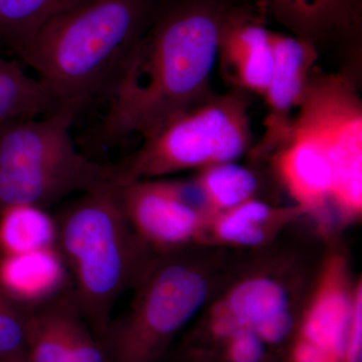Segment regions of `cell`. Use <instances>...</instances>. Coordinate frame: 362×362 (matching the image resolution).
<instances>
[{"label": "cell", "instance_id": "25", "mask_svg": "<svg viewBox=\"0 0 362 362\" xmlns=\"http://www.w3.org/2000/svg\"><path fill=\"white\" fill-rule=\"evenodd\" d=\"M292 362H330L309 343L300 339L293 350Z\"/></svg>", "mask_w": 362, "mask_h": 362}, {"label": "cell", "instance_id": "20", "mask_svg": "<svg viewBox=\"0 0 362 362\" xmlns=\"http://www.w3.org/2000/svg\"><path fill=\"white\" fill-rule=\"evenodd\" d=\"M298 211L302 209L299 206L292 211L279 209L252 199L216 214L209 225H213L214 237L220 242L240 247H257L268 239L269 226Z\"/></svg>", "mask_w": 362, "mask_h": 362}, {"label": "cell", "instance_id": "24", "mask_svg": "<svg viewBox=\"0 0 362 362\" xmlns=\"http://www.w3.org/2000/svg\"><path fill=\"white\" fill-rule=\"evenodd\" d=\"M344 362H362V288L361 283L354 292V314L347 341Z\"/></svg>", "mask_w": 362, "mask_h": 362}, {"label": "cell", "instance_id": "2", "mask_svg": "<svg viewBox=\"0 0 362 362\" xmlns=\"http://www.w3.org/2000/svg\"><path fill=\"white\" fill-rule=\"evenodd\" d=\"M158 0H84L40 30L21 59L59 103L107 96Z\"/></svg>", "mask_w": 362, "mask_h": 362}, {"label": "cell", "instance_id": "4", "mask_svg": "<svg viewBox=\"0 0 362 362\" xmlns=\"http://www.w3.org/2000/svg\"><path fill=\"white\" fill-rule=\"evenodd\" d=\"M83 106L64 103L37 118L0 126V209L51 206L113 182V166L78 151L71 129Z\"/></svg>", "mask_w": 362, "mask_h": 362}, {"label": "cell", "instance_id": "26", "mask_svg": "<svg viewBox=\"0 0 362 362\" xmlns=\"http://www.w3.org/2000/svg\"><path fill=\"white\" fill-rule=\"evenodd\" d=\"M4 362H28L25 358V354L23 356L13 357V358L7 359V361H4Z\"/></svg>", "mask_w": 362, "mask_h": 362}, {"label": "cell", "instance_id": "3", "mask_svg": "<svg viewBox=\"0 0 362 362\" xmlns=\"http://www.w3.org/2000/svg\"><path fill=\"white\" fill-rule=\"evenodd\" d=\"M54 218L56 246L70 274L74 299L102 339L117 302L132 289L154 252L126 218L114 182L81 194Z\"/></svg>", "mask_w": 362, "mask_h": 362}, {"label": "cell", "instance_id": "18", "mask_svg": "<svg viewBox=\"0 0 362 362\" xmlns=\"http://www.w3.org/2000/svg\"><path fill=\"white\" fill-rule=\"evenodd\" d=\"M84 0H0V42L23 57L45 25Z\"/></svg>", "mask_w": 362, "mask_h": 362}, {"label": "cell", "instance_id": "12", "mask_svg": "<svg viewBox=\"0 0 362 362\" xmlns=\"http://www.w3.org/2000/svg\"><path fill=\"white\" fill-rule=\"evenodd\" d=\"M218 61L233 89L263 97L273 74L272 30L261 14L235 6L228 16L218 45Z\"/></svg>", "mask_w": 362, "mask_h": 362}, {"label": "cell", "instance_id": "21", "mask_svg": "<svg viewBox=\"0 0 362 362\" xmlns=\"http://www.w3.org/2000/svg\"><path fill=\"white\" fill-rule=\"evenodd\" d=\"M195 180L204 189L216 214L250 201L258 188L256 175L235 162L202 169Z\"/></svg>", "mask_w": 362, "mask_h": 362}, {"label": "cell", "instance_id": "9", "mask_svg": "<svg viewBox=\"0 0 362 362\" xmlns=\"http://www.w3.org/2000/svg\"><path fill=\"white\" fill-rule=\"evenodd\" d=\"M276 170L302 211L324 213L333 204L334 160L325 138L297 115L274 150Z\"/></svg>", "mask_w": 362, "mask_h": 362}, {"label": "cell", "instance_id": "22", "mask_svg": "<svg viewBox=\"0 0 362 362\" xmlns=\"http://www.w3.org/2000/svg\"><path fill=\"white\" fill-rule=\"evenodd\" d=\"M226 343L228 362H262L265 357L266 344L252 328L238 330Z\"/></svg>", "mask_w": 362, "mask_h": 362}, {"label": "cell", "instance_id": "11", "mask_svg": "<svg viewBox=\"0 0 362 362\" xmlns=\"http://www.w3.org/2000/svg\"><path fill=\"white\" fill-rule=\"evenodd\" d=\"M290 35L318 51L337 45L354 56L361 51L362 0H259Z\"/></svg>", "mask_w": 362, "mask_h": 362}, {"label": "cell", "instance_id": "6", "mask_svg": "<svg viewBox=\"0 0 362 362\" xmlns=\"http://www.w3.org/2000/svg\"><path fill=\"white\" fill-rule=\"evenodd\" d=\"M127 311L102 341L108 362H158L211 293L204 267L182 250L154 252L133 286Z\"/></svg>", "mask_w": 362, "mask_h": 362}, {"label": "cell", "instance_id": "13", "mask_svg": "<svg viewBox=\"0 0 362 362\" xmlns=\"http://www.w3.org/2000/svg\"><path fill=\"white\" fill-rule=\"evenodd\" d=\"M354 300L342 259H333L324 272L301 328V340L318 349L330 362H344Z\"/></svg>", "mask_w": 362, "mask_h": 362}, {"label": "cell", "instance_id": "7", "mask_svg": "<svg viewBox=\"0 0 362 362\" xmlns=\"http://www.w3.org/2000/svg\"><path fill=\"white\" fill-rule=\"evenodd\" d=\"M354 69L312 75L297 113L313 124L334 158L333 204L346 216L362 207V102Z\"/></svg>", "mask_w": 362, "mask_h": 362}, {"label": "cell", "instance_id": "10", "mask_svg": "<svg viewBox=\"0 0 362 362\" xmlns=\"http://www.w3.org/2000/svg\"><path fill=\"white\" fill-rule=\"evenodd\" d=\"M272 44L274 69L263 96L268 113L265 134L257 146L259 154L273 152L287 135L319 54L313 45L291 35L272 32Z\"/></svg>", "mask_w": 362, "mask_h": 362}, {"label": "cell", "instance_id": "1", "mask_svg": "<svg viewBox=\"0 0 362 362\" xmlns=\"http://www.w3.org/2000/svg\"><path fill=\"white\" fill-rule=\"evenodd\" d=\"M235 6L228 0H175L159 6L107 94L101 144L143 138L214 94L211 74Z\"/></svg>", "mask_w": 362, "mask_h": 362}, {"label": "cell", "instance_id": "27", "mask_svg": "<svg viewBox=\"0 0 362 362\" xmlns=\"http://www.w3.org/2000/svg\"><path fill=\"white\" fill-rule=\"evenodd\" d=\"M0 362H4V361H0Z\"/></svg>", "mask_w": 362, "mask_h": 362}, {"label": "cell", "instance_id": "5", "mask_svg": "<svg viewBox=\"0 0 362 362\" xmlns=\"http://www.w3.org/2000/svg\"><path fill=\"white\" fill-rule=\"evenodd\" d=\"M249 108L245 90L230 88L223 94L214 93L144 136L134 152L112 164L114 183L120 187L235 162L252 144Z\"/></svg>", "mask_w": 362, "mask_h": 362}, {"label": "cell", "instance_id": "16", "mask_svg": "<svg viewBox=\"0 0 362 362\" xmlns=\"http://www.w3.org/2000/svg\"><path fill=\"white\" fill-rule=\"evenodd\" d=\"M78 311L71 287L44 303L28 307V362H69L71 326Z\"/></svg>", "mask_w": 362, "mask_h": 362}, {"label": "cell", "instance_id": "23", "mask_svg": "<svg viewBox=\"0 0 362 362\" xmlns=\"http://www.w3.org/2000/svg\"><path fill=\"white\" fill-rule=\"evenodd\" d=\"M294 328V316L291 310L281 312L252 327L266 345H278L284 342Z\"/></svg>", "mask_w": 362, "mask_h": 362}, {"label": "cell", "instance_id": "15", "mask_svg": "<svg viewBox=\"0 0 362 362\" xmlns=\"http://www.w3.org/2000/svg\"><path fill=\"white\" fill-rule=\"evenodd\" d=\"M287 310V288L276 279L256 276L238 283L216 302L209 316V328L214 337L226 340L242 328L255 327Z\"/></svg>", "mask_w": 362, "mask_h": 362}, {"label": "cell", "instance_id": "17", "mask_svg": "<svg viewBox=\"0 0 362 362\" xmlns=\"http://www.w3.org/2000/svg\"><path fill=\"white\" fill-rule=\"evenodd\" d=\"M59 105L37 78L0 56V126L45 115Z\"/></svg>", "mask_w": 362, "mask_h": 362}, {"label": "cell", "instance_id": "19", "mask_svg": "<svg viewBox=\"0 0 362 362\" xmlns=\"http://www.w3.org/2000/svg\"><path fill=\"white\" fill-rule=\"evenodd\" d=\"M56 243V218L44 207L20 204L0 209V255L37 251Z\"/></svg>", "mask_w": 362, "mask_h": 362}, {"label": "cell", "instance_id": "8", "mask_svg": "<svg viewBox=\"0 0 362 362\" xmlns=\"http://www.w3.org/2000/svg\"><path fill=\"white\" fill-rule=\"evenodd\" d=\"M118 194L133 230L157 254L182 250L211 221L181 201L168 180L135 181L118 187Z\"/></svg>", "mask_w": 362, "mask_h": 362}, {"label": "cell", "instance_id": "14", "mask_svg": "<svg viewBox=\"0 0 362 362\" xmlns=\"http://www.w3.org/2000/svg\"><path fill=\"white\" fill-rule=\"evenodd\" d=\"M70 287V274L57 246L0 255V292L16 303L35 306Z\"/></svg>", "mask_w": 362, "mask_h": 362}]
</instances>
